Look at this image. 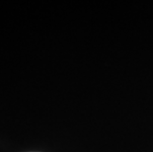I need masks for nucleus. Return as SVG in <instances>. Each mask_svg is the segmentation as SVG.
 <instances>
[]
</instances>
